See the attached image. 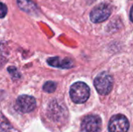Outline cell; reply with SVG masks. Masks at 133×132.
Wrapping results in <instances>:
<instances>
[{
  "mask_svg": "<svg viewBox=\"0 0 133 132\" xmlns=\"http://www.w3.org/2000/svg\"><path fill=\"white\" fill-rule=\"evenodd\" d=\"M69 93L70 97L74 103L79 104L83 103L90 97V88L86 83L77 82L71 86Z\"/></svg>",
  "mask_w": 133,
  "mask_h": 132,
  "instance_id": "obj_1",
  "label": "cell"
},
{
  "mask_svg": "<svg viewBox=\"0 0 133 132\" xmlns=\"http://www.w3.org/2000/svg\"><path fill=\"white\" fill-rule=\"evenodd\" d=\"M113 78L106 72L100 73L94 79V86L101 95L108 94L113 87Z\"/></svg>",
  "mask_w": 133,
  "mask_h": 132,
  "instance_id": "obj_2",
  "label": "cell"
},
{
  "mask_svg": "<svg viewBox=\"0 0 133 132\" xmlns=\"http://www.w3.org/2000/svg\"><path fill=\"white\" fill-rule=\"evenodd\" d=\"M129 128V122L127 117L123 114H116L113 116L109 121V132H127Z\"/></svg>",
  "mask_w": 133,
  "mask_h": 132,
  "instance_id": "obj_3",
  "label": "cell"
},
{
  "mask_svg": "<svg viewBox=\"0 0 133 132\" xmlns=\"http://www.w3.org/2000/svg\"><path fill=\"white\" fill-rule=\"evenodd\" d=\"M102 121L97 115H89L83 118L81 123V130L83 132H100Z\"/></svg>",
  "mask_w": 133,
  "mask_h": 132,
  "instance_id": "obj_4",
  "label": "cell"
},
{
  "mask_svg": "<svg viewBox=\"0 0 133 132\" xmlns=\"http://www.w3.org/2000/svg\"><path fill=\"white\" fill-rule=\"evenodd\" d=\"M111 9L107 4H101L94 8L90 12V19L94 23H101L105 21L111 15Z\"/></svg>",
  "mask_w": 133,
  "mask_h": 132,
  "instance_id": "obj_5",
  "label": "cell"
},
{
  "mask_svg": "<svg viewBox=\"0 0 133 132\" xmlns=\"http://www.w3.org/2000/svg\"><path fill=\"white\" fill-rule=\"evenodd\" d=\"M16 109L22 113H30L36 107V101L33 96L23 95L16 100Z\"/></svg>",
  "mask_w": 133,
  "mask_h": 132,
  "instance_id": "obj_6",
  "label": "cell"
},
{
  "mask_svg": "<svg viewBox=\"0 0 133 132\" xmlns=\"http://www.w3.org/2000/svg\"><path fill=\"white\" fill-rule=\"evenodd\" d=\"M48 63L53 67L60 68H70L73 66L72 61L70 59L68 58L61 59L58 57L51 58L48 59Z\"/></svg>",
  "mask_w": 133,
  "mask_h": 132,
  "instance_id": "obj_7",
  "label": "cell"
},
{
  "mask_svg": "<svg viewBox=\"0 0 133 132\" xmlns=\"http://www.w3.org/2000/svg\"><path fill=\"white\" fill-rule=\"evenodd\" d=\"M17 3L19 7L26 12L32 13L36 11L37 7L34 3L30 0H17Z\"/></svg>",
  "mask_w": 133,
  "mask_h": 132,
  "instance_id": "obj_8",
  "label": "cell"
},
{
  "mask_svg": "<svg viewBox=\"0 0 133 132\" xmlns=\"http://www.w3.org/2000/svg\"><path fill=\"white\" fill-rule=\"evenodd\" d=\"M55 89H56V83L51 81H48L45 82L43 86V89L47 93H53L55 92Z\"/></svg>",
  "mask_w": 133,
  "mask_h": 132,
  "instance_id": "obj_9",
  "label": "cell"
},
{
  "mask_svg": "<svg viewBox=\"0 0 133 132\" xmlns=\"http://www.w3.org/2000/svg\"><path fill=\"white\" fill-rule=\"evenodd\" d=\"M7 13V7L2 2H0V18H3L5 16Z\"/></svg>",
  "mask_w": 133,
  "mask_h": 132,
  "instance_id": "obj_10",
  "label": "cell"
},
{
  "mask_svg": "<svg viewBox=\"0 0 133 132\" xmlns=\"http://www.w3.org/2000/svg\"><path fill=\"white\" fill-rule=\"evenodd\" d=\"M130 18H131V20L133 22V6L132 7L131 12H130Z\"/></svg>",
  "mask_w": 133,
  "mask_h": 132,
  "instance_id": "obj_11",
  "label": "cell"
}]
</instances>
